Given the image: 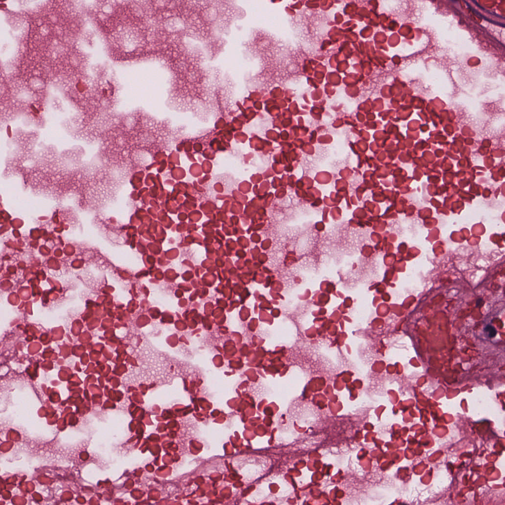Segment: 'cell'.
<instances>
[{"mask_svg":"<svg viewBox=\"0 0 505 505\" xmlns=\"http://www.w3.org/2000/svg\"><path fill=\"white\" fill-rule=\"evenodd\" d=\"M247 48L259 60L260 81L266 87L286 81L288 61L286 45L264 31H255L247 43Z\"/></svg>","mask_w":505,"mask_h":505,"instance_id":"cell-1","label":"cell"},{"mask_svg":"<svg viewBox=\"0 0 505 505\" xmlns=\"http://www.w3.org/2000/svg\"><path fill=\"white\" fill-rule=\"evenodd\" d=\"M484 331L487 333L488 336L490 338L495 337L497 333V331L495 327L489 325H487L485 327Z\"/></svg>","mask_w":505,"mask_h":505,"instance_id":"cell-2","label":"cell"}]
</instances>
